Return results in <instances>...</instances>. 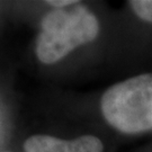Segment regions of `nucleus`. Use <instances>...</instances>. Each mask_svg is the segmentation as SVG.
Instances as JSON below:
<instances>
[{
  "mask_svg": "<svg viewBox=\"0 0 152 152\" xmlns=\"http://www.w3.org/2000/svg\"><path fill=\"white\" fill-rule=\"evenodd\" d=\"M98 33V19L85 6L54 9L49 11L41 22L35 52L41 62L53 64L76 48L92 42Z\"/></svg>",
  "mask_w": 152,
  "mask_h": 152,
  "instance_id": "1",
  "label": "nucleus"
},
{
  "mask_svg": "<svg viewBox=\"0 0 152 152\" xmlns=\"http://www.w3.org/2000/svg\"><path fill=\"white\" fill-rule=\"evenodd\" d=\"M100 107L106 122L121 133L152 131V73L113 85L103 95Z\"/></svg>",
  "mask_w": 152,
  "mask_h": 152,
  "instance_id": "2",
  "label": "nucleus"
},
{
  "mask_svg": "<svg viewBox=\"0 0 152 152\" xmlns=\"http://www.w3.org/2000/svg\"><path fill=\"white\" fill-rule=\"evenodd\" d=\"M24 149L26 152H103L104 144L92 135L69 141L50 135H33L25 141Z\"/></svg>",
  "mask_w": 152,
  "mask_h": 152,
  "instance_id": "3",
  "label": "nucleus"
},
{
  "mask_svg": "<svg viewBox=\"0 0 152 152\" xmlns=\"http://www.w3.org/2000/svg\"><path fill=\"white\" fill-rule=\"evenodd\" d=\"M129 4L139 18L152 23V0H132Z\"/></svg>",
  "mask_w": 152,
  "mask_h": 152,
  "instance_id": "4",
  "label": "nucleus"
},
{
  "mask_svg": "<svg viewBox=\"0 0 152 152\" xmlns=\"http://www.w3.org/2000/svg\"><path fill=\"white\" fill-rule=\"evenodd\" d=\"M46 4L51 5L52 7H55L56 9H61L64 7H69V6L76 5L78 4V1L76 0H51V1H46Z\"/></svg>",
  "mask_w": 152,
  "mask_h": 152,
  "instance_id": "5",
  "label": "nucleus"
},
{
  "mask_svg": "<svg viewBox=\"0 0 152 152\" xmlns=\"http://www.w3.org/2000/svg\"><path fill=\"white\" fill-rule=\"evenodd\" d=\"M6 152H9V151H6Z\"/></svg>",
  "mask_w": 152,
  "mask_h": 152,
  "instance_id": "6",
  "label": "nucleus"
}]
</instances>
